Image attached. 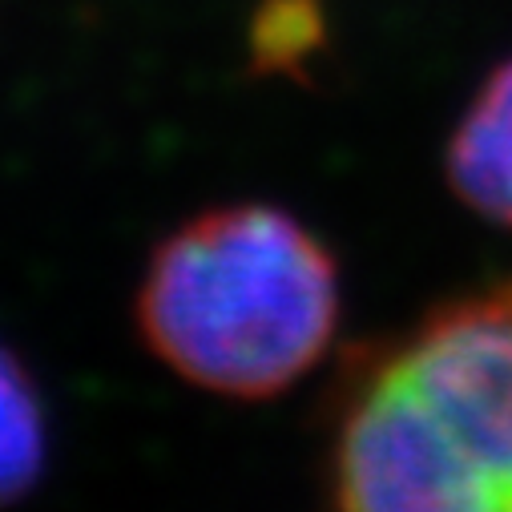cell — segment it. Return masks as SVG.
<instances>
[{
    "label": "cell",
    "instance_id": "cell-1",
    "mask_svg": "<svg viewBox=\"0 0 512 512\" xmlns=\"http://www.w3.org/2000/svg\"><path fill=\"white\" fill-rule=\"evenodd\" d=\"M134 311L146 347L182 379L267 400L327 355L339 267L331 246L283 206H210L154 246Z\"/></svg>",
    "mask_w": 512,
    "mask_h": 512
},
{
    "label": "cell",
    "instance_id": "cell-2",
    "mask_svg": "<svg viewBox=\"0 0 512 512\" xmlns=\"http://www.w3.org/2000/svg\"><path fill=\"white\" fill-rule=\"evenodd\" d=\"M327 496L351 512H500L504 500L396 351H367L339 392Z\"/></svg>",
    "mask_w": 512,
    "mask_h": 512
},
{
    "label": "cell",
    "instance_id": "cell-3",
    "mask_svg": "<svg viewBox=\"0 0 512 512\" xmlns=\"http://www.w3.org/2000/svg\"><path fill=\"white\" fill-rule=\"evenodd\" d=\"M396 355L512 512V279L440 303Z\"/></svg>",
    "mask_w": 512,
    "mask_h": 512
},
{
    "label": "cell",
    "instance_id": "cell-4",
    "mask_svg": "<svg viewBox=\"0 0 512 512\" xmlns=\"http://www.w3.org/2000/svg\"><path fill=\"white\" fill-rule=\"evenodd\" d=\"M448 186L496 226H512V61L496 65L448 142Z\"/></svg>",
    "mask_w": 512,
    "mask_h": 512
},
{
    "label": "cell",
    "instance_id": "cell-5",
    "mask_svg": "<svg viewBox=\"0 0 512 512\" xmlns=\"http://www.w3.org/2000/svg\"><path fill=\"white\" fill-rule=\"evenodd\" d=\"M49 456V424L37 379L25 359L0 343V504L25 496Z\"/></svg>",
    "mask_w": 512,
    "mask_h": 512
}]
</instances>
